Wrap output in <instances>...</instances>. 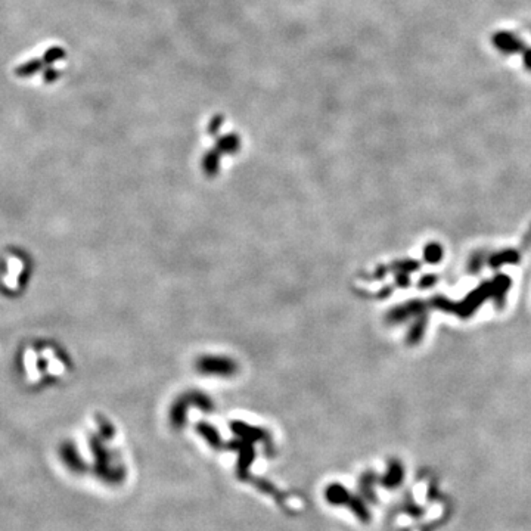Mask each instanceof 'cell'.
I'll list each match as a JSON object with an SVG mask.
<instances>
[{"instance_id": "cell-1", "label": "cell", "mask_w": 531, "mask_h": 531, "mask_svg": "<svg viewBox=\"0 0 531 531\" xmlns=\"http://www.w3.org/2000/svg\"><path fill=\"white\" fill-rule=\"evenodd\" d=\"M492 46L496 52L517 64L525 73H531V40L515 30L503 28L492 34Z\"/></svg>"}, {"instance_id": "cell-2", "label": "cell", "mask_w": 531, "mask_h": 531, "mask_svg": "<svg viewBox=\"0 0 531 531\" xmlns=\"http://www.w3.org/2000/svg\"><path fill=\"white\" fill-rule=\"evenodd\" d=\"M404 466L400 461H397V459H393V461L388 464V468H387V473L385 475L381 478V483L385 488H390V490H394L397 487H400L404 481Z\"/></svg>"}, {"instance_id": "cell-3", "label": "cell", "mask_w": 531, "mask_h": 531, "mask_svg": "<svg viewBox=\"0 0 531 531\" xmlns=\"http://www.w3.org/2000/svg\"><path fill=\"white\" fill-rule=\"evenodd\" d=\"M329 497L334 503H344L349 500V492H347L345 488L340 487V486H334L331 490H329Z\"/></svg>"}, {"instance_id": "cell-4", "label": "cell", "mask_w": 531, "mask_h": 531, "mask_svg": "<svg viewBox=\"0 0 531 531\" xmlns=\"http://www.w3.org/2000/svg\"><path fill=\"white\" fill-rule=\"evenodd\" d=\"M351 506H353V510L356 512V515L359 517L363 521V523H367V521H369V517H371L369 515V510H367V508L363 505L362 500L354 499Z\"/></svg>"}]
</instances>
